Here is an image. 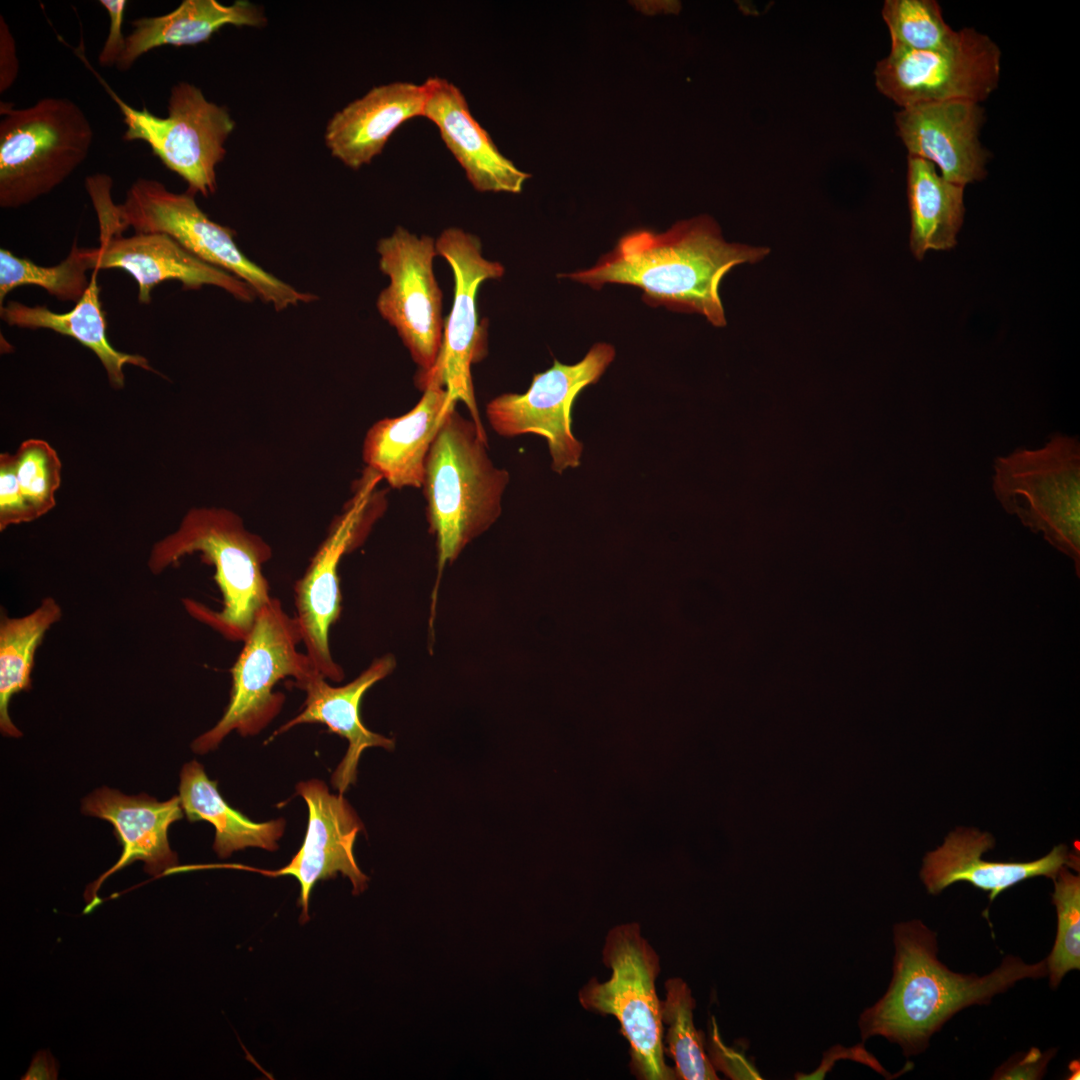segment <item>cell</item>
I'll use <instances>...</instances> for the list:
<instances>
[{
	"label": "cell",
	"instance_id": "cell-14",
	"mask_svg": "<svg viewBox=\"0 0 1080 1080\" xmlns=\"http://www.w3.org/2000/svg\"><path fill=\"white\" fill-rule=\"evenodd\" d=\"M435 246L437 255L453 272L454 297L436 362L428 372L417 374L416 384L428 378L437 380L454 402L464 403L471 420L486 433L471 374L472 365L486 355V333L478 322L476 295L482 282L501 278L505 270L501 263L484 258L480 240L462 229H445Z\"/></svg>",
	"mask_w": 1080,
	"mask_h": 1080
},
{
	"label": "cell",
	"instance_id": "cell-9",
	"mask_svg": "<svg viewBox=\"0 0 1080 1080\" xmlns=\"http://www.w3.org/2000/svg\"><path fill=\"white\" fill-rule=\"evenodd\" d=\"M88 67L123 116L122 139L148 144L163 165L187 183L186 192L204 197L214 194L216 167L226 155L225 143L235 128L228 108L209 101L196 85L181 81L171 88L167 116L160 117L146 107L130 106Z\"/></svg>",
	"mask_w": 1080,
	"mask_h": 1080
},
{
	"label": "cell",
	"instance_id": "cell-37",
	"mask_svg": "<svg viewBox=\"0 0 1080 1080\" xmlns=\"http://www.w3.org/2000/svg\"><path fill=\"white\" fill-rule=\"evenodd\" d=\"M99 3L109 16V31L98 55V62L103 67H112L116 66L125 48L126 36L122 33V25L127 1L101 0Z\"/></svg>",
	"mask_w": 1080,
	"mask_h": 1080
},
{
	"label": "cell",
	"instance_id": "cell-20",
	"mask_svg": "<svg viewBox=\"0 0 1080 1080\" xmlns=\"http://www.w3.org/2000/svg\"><path fill=\"white\" fill-rule=\"evenodd\" d=\"M994 847L989 833L962 829L950 833L942 846L923 859L920 877L928 893L936 895L948 886L964 881L989 892L993 901L1001 892L1038 876L1055 879L1059 870L1072 867L1079 871V856L1067 846H1055L1046 856L1029 862H992L982 855Z\"/></svg>",
	"mask_w": 1080,
	"mask_h": 1080
},
{
	"label": "cell",
	"instance_id": "cell-22",
	"mask_svg": "<svg viewBox=\"0 0 1080 1080\" xmlns=\"http://www.w3.org/2000/svg\"><path fill=\"white\" fill-rule=\"evenodd\" d=\"M417 385L423 390L419 402L401 416L374 423L364 439L366 468L395 489L421 488L431 445L445 417L457 404L433 378Z\"/></svg>",
	"mask_w": 1080,
	"mask_h": 1080
},
{
	"label": "cell",
	"instance_id": "cell-27",
	"mask_svg": "<svg viewBox=\"0 0 1080 1080\" xmlns=\"http://www.w3.org/2000/svg\"><path fill=\"white\" fill-rule=\"evenodd\" d=\"M179 797L190 822L207 821L215 827L213 849L220 858L247 847L268 851L279 848L278 840L285 831L286 821L279 818L254 822L230 807L219 793L217 781L210 780L195 760L182 767Z\"/></svg>",
	"mask_w": 1080,
	"mask_h": 1080
},
{
	"label": "cell",
	"instance_id": "cell-17",
	"mask_svg": "<svg viewBox=\"0 0 1080 1080\" xmlns=\"http://www.w3.org/2000/svg\"><path fill=\"white\" fill-rule=\"evenodd\" d=\"M82 812L110 822L122 846L118 861L87 887L86 913L100 903L97 892L102 883L129 864L143 861L145 871L153 876L172 874L177 867V854L169 846L167 833L169 826L183 817L179 796L161 802L145 793L129 796L102 787L84 798Z\"/></svg>",
	"mask_w": 1080,
	"mask_h": 1080
},
{
	"label": "cell",
	"instance_id": "cell-3",
	"mask_svg": "<svg viewBox=\"0 0 1080 1080\" xmlns=\"http://www.w3.org/2000/svg\"><path fill=\"white\" fill-rule=\"evenodd\" d=\"M199 553L214 566V580L222 596L220 610L200 601L182 599L186 612L229 641H244L260 609L269 601L270 588L262 568L272 550L248 531L233 511L217 507L190 509L178 528L152 546L147 567L159 575L181 558Z\"/></svg>",
	"mask_w": 1080,
	"mask_h": 1080
},
{
	"label": "cell",
	"instance_id": "cell-30",
	"mask_svg": "<svg viewBox=\"0 0 1080 1080\" xmlns=\"http://www.w3.org/2000/svg\"><path fill=\"white\" fill-rule=\"evenodd\" d=\"M90 270L93 271L90 248L78 247L76 241L67 257L54 266L38 265L1 248L0 307L13 289L27 285L41 287L62 302L76 304L89 288Z\"/></svg>",
	"mask_w": 1080,
	"mask_h": 1080
},
{
	"label": "cell",
	"instance_id": "cell-21",
	"mask_svg": "<svg viewBox=\"0 0 1080 1080\" xmlns=\"http://www.w3.org/2000/svg\"><path fill=\"white\" fill-rule=\"evenodd\" d=\"M396 660L391 654L376 658L357 678L340 687L328 684L320 673L309 677L298 688L305 691L302 711L276 730L270 740L305 723L325 724L328 729L348 741V749L331 777V783L343 794L357 779V767L362 752L370 747L392 750L393 739L370 731L360 718L363 695L375 683L387 677L395 668Z\"/></svg>",
	"mask_w": 1080,
	"mask_h": 1080
},
{
	"label": "cell",
	"instance_id": "cell-5",
	"mask_svg": "<svg viewBox=\"0 0 1080 1080\" xmlns=\"http://www.w3.org/2000/svg\"><path fill=\"white\" fill-rule=\"evenodd\" d=\"M110 188V181H98L88 189L101 236L119 235L128 227L136 233L167 234L204 262L244 281L256 297L277 311L317 299L247 258L234 240L235 232L211 220L194 195L171 192L156 179L140 177L127 190L124 202L115 205Z\"/></svg>",
	"mask_w": 1080,
	"mask_h": 1080
},
{
	"label": "cell",
	"instance_id": "cell-12",
	"mask_svg": "<svg viewBox=\"0 0 1080 1080\" xmlns=\"http://www.w3.org/2000/svg\"><path fill=\"white\" fill-rule=\"evenodd\" d=\"M615 353L612 345L596 343L575 364L554 359L549 369L534 374L525 393H504L486 405L490 426L505 437L530 433L544 437L551 467L559 474L578 467L583 444L572 433V406L584 388L598 382Z\"/></svg>",
	"mask_w": 1080,
	"mask_h": 1080
},
{
	"label": "cell",
	"instance_id": "cell-18",
	"mask_svg": "<svg viewBox=\"0 0 1080 1080\" xmlns=\"http://www.w3.org/2000/svg\"><path fill=\"white\" fill-rule=\"evenodd\" d=\"M90 257L93 271L128 272L137 282L138 301L143 304L150 303L153 288L167 280L181 282L184 289L215 286L243 302L256 298L244 281L204 262L164 233L100 237L99 247L90 248Z\"/></svg>",
	"mask_w": 1080,
	"mask_h": 1080
},
{
	"label": "cell",
	"instance_id": "cell-15",
	"mask_svg": "<svg viewBox=\"0 0 1080 1080\" xmlns=\"http://www.w3.org/2000/svg\"><path fill=\"white\" fill-rule=\"evenodd\" d=\"M380 270L389 278L376 302L380 315L393 326L419 373L436 362L443 335L442 292L433 271L435 240L418 237L403 227L379 240Z\"/></svg>",
	"mask_w": 1080,
	"mask_h": 1080
},
{
	"label": "cell",
	"instance_id": "cell-31",
	"mask_svg": "<svg viewBox=\"0 0 1080 1080\" xmlns=\"http://www.w3.org/2000/svg\"><path fill=\"white\" fill-rule=\"evenodd\" d=\"M666 997L662 1002L663 1025H667L665 1043L674 1060L676 1079L716 1080L714 1065L706 1055L704 1039L693 1021L696 1006L688 984L681 978H669L665 982Z\"/></svg>",
	"mask_w": 1080,
	"mask_h": 1080
},
{
	"label": "cell",
	"instance_id": "cell-4",
	"mask_svg": "<svg viewBox=\"0 0 1080 1080\" xmlns=\"http://www.w3.org/2000/svg\"><path fill=\"white\" fill-rule=\"evenodd\" d=\"M487 434L452 409L427 455L422 488L430 532L436 538L437 580L463 549L494 524L502 511L509 473L492 462Z\"/></svg>",
	"mask_w": 1080,
	"mask_h": 1080
},
{
	"label": "cell",
	"instance_id": "cell-7",
	"mask_svg": "<svg viewBox=\"0 0 1080 1080\" xmlns=\"http://www.w3.org/2000/svg\"><path fill=\"white\" fill-rule=\"evenodd\" d=\"M602 960L611 975L604 982L591 978L581 988V1006L618 1020L630 1046V1067L636 1078L676 1079L664 1058L662 1002L655 985L660 961L640 925L631 922L612 927L605 938Z\"/></svg>",
	"mask_w": 1080,
	"mask_h": 1080
},
{
	"label": "cell",
	"instance_id": "cell-25",
	"mask_svg": "<svg viewBox=\"0 0 1080 1080\" xmlns=\"http://www.w3.org/2000/svg\"><path fill=\"white\" fill-rule=\"evenodd\" d=\"M267 17L247 0L222 4L216 0H183L173 11L133 20L116 68L129 70L144 54L161 46H194L208 41L226 25L262 28Z\"/></svg>",
	"mask_w": 1080,
	"mask_h": 1080
},
{
	"label": "cell",
	"instance_id": "cell-35",
	"mask_svg": "<svg viewBox=\"0 0 1080 1080\" xmlns=\"http://www.w3.org/2000/svg\"><path fill=\"white\" fill-rule=\"evenodd\" d=\"M38 518L20 488L15 455L0 454V530Z\"/></svg>",
	"mask_w": 1080,
	"mask_h": 1080
},
{
	"label": "cell",
	"instance_id": "cell-6",
	"mask_svg": "<svg viewBox=\"0 0 1080 1080\" xmlns=\"http://www.w3.org/2000/svg\"><path fill=\"white\" fill-rule=\"evenodd\" d=\"M1 114V208H19L50 193L90 152L92 125L71 99L46 97L20 109L4 104Z\"/></svg>",
	"mask_w": 1080,
	"mask_h": 1080
},
{
	"label": "cell",
	"instance_id": "cell-11",
	"mask_svg": "<svg viewBox=\"0 0 1080 1080\" xmlns=\"http://www.w3.org/2000/svg\"><path fill=\"white\" fill-rule=\"evenodd\" d=\"M381 476L366 468L353 496L332 521L303 576L294 585L296 620L302 643L315 669L339 682L344 671L332 657L329 630L340 616L342 595L338 566L341 558L359 547L384 511L385 500L377 485Z\"/></svg>",
	"mask_w": 1080,
	"mask_h": 1080
},
{
	"label": "cell",
	"instance_id": "cell-13",
	"mask_svg": "<svg viewBox=\"0 0 1080 1080\" xmlns=\"http://www.w3.org/2000/svg\"><path fill=\"white\" fill-rule=\"evenodd\" d=\"M959 33L954 44L938 50L891 46L874 71L878 90L901 108L928 102L985 100L998 84L1000 50L988 36L973 28Z\"/></svg>",
	"mask_w": 1080,
	"mask_h": 1080
},
{
	"label": "cell",
	"instance_id": "cell-2",
	"mask_svg": "<svg viewBox=\"0 0 1080 1080\" xmlns=\"http://www.w3.org/2000/svg\"><path fill=\"white\" fill-rule=\"evenodd\" d=\"M893 975L886 993L862 1012L858 1025L863 1041L882 1036L918 1055L932 1035L962 1009L987 1005L1018 981L1047 976L1046 958L1032 964L1008 955L984 976L951 971L937 957V935L920 920L893 927Z\"/></svg>",
	"mask_w": 1080,
	"mask_h": 1080
},
{
	"label": "cell",
	"instance_id": "cell-1",
	"mask_svg": "<svg viewBox=\"0 0 1080 1080\" xmlns=\"http://www.w3.org/2000/svg\"><path fill=\"white\" fill-rule=\"evenodd\" d=\"M769 253L765 246L727 242L718 224L700 215L663 233L631 231L593 267L561 277L595 289L605 284L635 286L650 305L698 313L723 327L722 279L733 267L760 262Z\"/></svg>",
	"mask_w": 1080,
	"mask_h": 1080
},
{
	"label": "cell",
	"instance_id": "cell-32",
	"mask_svg": "<svg viewBox=\"0 0 1080 1080\" xmlns=\"http://www.w3.org/2000/svg\"><path fill=\"white\" fill-rule=\"evenodd\" d=\"M891 46L927 51L946 48L959 39L934 0H886L882 9Z\"/></svg>",
	"mask_w": 1080,
	"mask_h": 1080
},
{
	"label": "cell",
	"instance_id": "cell-8",
	"mask_svg": "<svg viewBox=\"0 0 1080 1080\" xmlns=\"http://www.w3.org/2000/svg\"><path fill=\"white\" fill-rule=\"evenodd\" d=\"M243 642L231 669L232 688L223 716L191 745L198 754L214 750L234 730L242 736L262 731L285 701L282 693L273 692L275 685L292 677L298 688L319 673L306 653L298 651L302 636L297 620L277 598L271 597L260 609Z\"/></svg>",
	"mask_w": 1080,
	"mask_h": 1080
},
{
	"label": "cell",
	"instance_id": "cell-24",
	"mask_svg": "<svg viewBox=\"0 0 1080 1080\" xmlns=\"http://www.w3.org/2000/svg\"><path fill=\"white\" fill-rule=\"evenodd\" d=\"M425 98L423 83L398 81L373 87L330 118L325 145L332 157L358 170L383 151L404 122L423 116Z\"/></svg>",
	"mask_w": 1080,
	"mask_h": 1080
},
{
	"label": "cell",
	"instance_id": "cell-10",
	"mask_svg": "<svg viewBox=\"0 0 1080 1080\" xmlns=\"http://www.w3.org/2000/svg\"><path fill=\"white\" fill-rule=\"evenodd\" d=\"M993 490L1007 512L1077 562L1080 444L1055 433L1038 449L1017 448L994 462Z\"/></svg>",
	"mask_w": 1080,
	"mask_h": 1080
},
{
	"label": "cell",
	"instance_id": "cell-23",
	"mask_svg": "<svg viewBox=\"0 0 1080 1080\" xmlns=\"http://www.w3.org/2000/svg\"><path fill=\"white\" fill-rule=\"evenodd\" d=\"M426 91L423 117L438 128L442 141L479 192L520 193L530 177L503 155L488 132L475 120L462 91L450 81L433 76Z\"/></svg>",
	"mask_w": 1080,
	"mask_h": 1080
},
{
	"label": "cell",
	"instance_id": "cell-38",
	"mask_svg": "<svg viewBox=\"0 0 1080 1080\" xmlns=\"http://www.w3.org/2000/svg\"><path fill=\"white\" fill-rule=\"evenodd\" d=\"M16 43L3 16L0 17V93L15 82L19 73Z\"/></svg>",
	"mask_w": 1080,
	"mask_h": 1080
},
{
	"label": "cell",
	"instance_id": "cell-36",
	"mask_svg": "<svg viewBox=\"0 0 1080 1080\" xmlns=\"http://www.w3.org/2000/svg\"><path fill=\"white\" fill-rule=\"evenodd\" d=\"M1055 1050L1042 1052L1032 1047L1026 1053H1018L995 1070L992 1079H1041Z\"/></svg>",
	"mask_w": 1080,
	"mask_h": 1080
},
{
	"label": "cell",
	"instance_id": "cell-33",
	"mask_svg": "<svg viewBox=\"0 0 1080 1080\" xmlns=\"http://www.w3.org/2000/svg\"><path fill=\"white\" fill-rule=\"evenodd\" d=\"M1062 867L1054 881L1052 903L1057 912V933L1046 957L1049 984L1056 989L1063 977L1080 969V877Z\"/></svg>",
	"mask_w": 1080,
	"mask_h": 1080
},
{
	"label": "cell",
	"instance_id": "cell-16",
	"mask_svg": "<svg viewBox=\"0 0 1080 1080\" xmlns=\"http://www.w3.org/2000/svg\"><path fill=\"white\" fill-rule=\"evenodd\" d=\"M296 794L307 804L308 824L302 846L286 866L278 870L241 864L214 867L257 872L268 877H295L300 885V922L304 924L310 918V896L318 881L341 873L350 879L353 892L358 894L366 888L368 878L359 869L353 854L354 842L364 826L343 794H331L327 785L318 779L298 783Z\"/></svg>",
	"mask_w": 1080,
	"mask_h": 1080
},
{
	"label": "cell",
	"instance_id": "cell-29",
	"mask_svg": "<svg viewBox=\"0 0 1080 1080\" xmlns=\"http://www.w3.org/2000/svg\"><path fill=\"white\" fill-rule=\"evenodd\" d=\"M62 618V608L53 597L21 617L1 615L0 621V730L6 737L19 738L8 711L11 698L31 688V672L36 650L47 631Z\"/></svg>",
	"mask_w": 1080,
	"mask_h": 1080
},
{
	"label": "cell",
	"instance_id": "cell-19",
	"mask_svg": "<svg viewBox=\"0 0 1080 1080\" xmlns=\"http://www.w3.org/2000/svg\"><path fill=\"white\" fill-rule=\"evenodd\" d=\"M983 119L978 103L967 100L916 104L895 116L909 156L937 165L944 179L963 187L986 174L988 152L979 141Z\"/></svg>",
	"mask_w": 1080,
	"mask_h": 1080
},
{
	"label": "cell",
	"instance_id": "cell-34",
	"mask_svg": "<svg viewBox=\"0 0 1080 1080\" xmlns=\"http://www.w3.org/2000/svg\"><path fill=\"white\" fill-rule=\"evenodd\" d=\"M14 455L22 493L41 517L56 504L55 493L61 484L59 456L41 439L23 441Z\"/></svg>",
	"mask_w": 1080,
	"mask_h": 1080
},
{
	"label": "cell",
	"instance_id": "cell-26",
	"mask_svg": "<svg viewBox=\"0 0 1080 1080\" xmlns=\"http://www.w3.org/2000/svg\"><path fill=\"white\" fill-rule=\"evenodd\" d=\"M97 274L98 271H93L87 292L68 312L57 313L43 305L29 306L18 301H9L0 307V316L9 326L49 329L76 339L97 356L105 369L109 384L119 390L125 385V365H134L147 371L155 370L144 356L121 352L111 345L107 337L106 313L102 308Z\"/></svg>",
	"mask_w": 1080,
	"mask_h": 1080
},
{
	"label": "cell",
	"instance_id": "cell-28",
	"mask_svg": "<svg viewBox=\"0 0 1080 1080\" xmlns=\"http://www.w3.org/2000/svg\"><path fill=\"white\" fill-rule=\"evenodd\" d=\"M907 194L914 256L921 260L930 249L954 247L964 219V187L944 179L932 163L908 156Z\"/></svg>",
	"mask_w": 1080,
	"mask_h": 1080
}]
</instances>
